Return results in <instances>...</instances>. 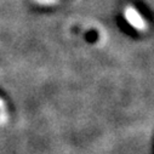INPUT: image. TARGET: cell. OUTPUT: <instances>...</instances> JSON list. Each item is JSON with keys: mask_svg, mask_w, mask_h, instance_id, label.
Returning a JSON list of instances; mask_svg holds the SVG:
<instances>
[{"mask_svg": "<svg viewBox=\"0 0 154 154\" xmlns=\"http://www.w3.org/2000/svg\"><path fill=\"white\" fill-rule=\"evenodd\" d=\"M36 2L40 3V4H52L56 2V0H36Z\"/></svg>", "mask_w": 154, "mask_h": 154, "instance_id": "cell-2", "label": "cell"}, {"mask_svg": "<svg viewBox=\"0 0 154 154\" xmlns=\"http://www.w3.org/2000/svg\"><path fill=\"white\" fill-rule=\"evenodd\" d=\"M125 17L126 21L135 28H137L138 30H143L146 28V22L141 17V15L132 8H128L125 10Z\"/></svg>", "mask_w": 154, "mask_h": 154, "instance_id": "cell-1", "label": "cell"}, {"mask_svg": "<svg viewBox=\"0 0 154 154\" xmlns=\"http://www.w3.org/2000/svg\"><path fill=\"white\" fill-rule=\"evenodd\" d=\"M0 110H4V101L0 98Z\"/></svg>", "mask_w": 154, "mask_h": 154, "instance_id": "cell-3", "label": "cell"}]
</instances>
